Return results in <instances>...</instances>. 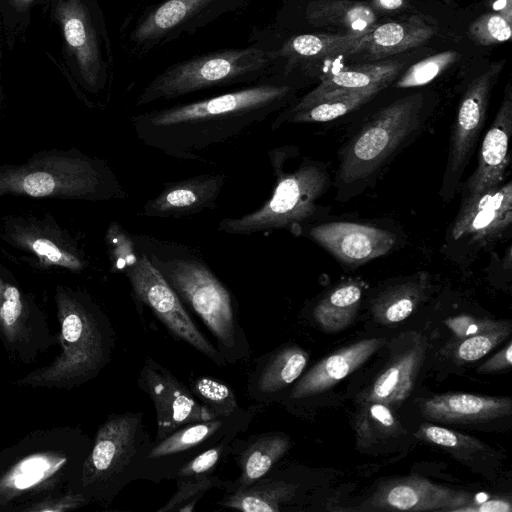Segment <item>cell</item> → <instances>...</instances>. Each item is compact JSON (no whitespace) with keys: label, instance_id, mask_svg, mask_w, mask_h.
I'll list each match as a JSON object with an SVG mask.
<instances>
[{"label":"cell","instance_id":"cell-45","mask_svg":"<svg viewBox=\"0 0 512 512\" xmlns=\"http://www.w3.org/2000/svg\"><path fill=\"white\" fill-rule=\"evenodd\" d=\"M417 436L435 445L451 449H480L482 445L481 442L467 435L430 424L421 425Z\"/></svg>","mask_w":512,"mask_h":512},{"label":"cell","instance_id":"cell-34","mask_svg":"<svg viewBox=\"0 0 512 512\" xmlns=\"http://www.w3.org/2000/svg\"><path fill=\"white\" fill-rule=\"evenodd\" d=\"M427 284V276L422 273L417 279L386 289L372 306L375 319L383 324L406 319L422 301Z\"/></svg>","mask_w":512,"mask_h":512},{"label":"cell","instance_id":"cell-1","mask_svg":"<svg viewBox=\"0 0 512 512\" xmlns=\"http://www.w3.org/2000/svg\"><path fill=\"white\" fill-rule=\"evenodd\" d=\"M285 70L220 95L132 115L137 138L176 159L204 153L242 137L287 108L295 88Z\"/></svg>","mask_w":512,"mask_h":512},{"label":"cell","instance_id":"cell-32","mask_svg":"<svg viewBox=\"0 0 512 512\" xmlns=\"http://www.w3.org/2000/svg\"><path fill=\"white\" fill-rule=\"evenodd\" d=\"M307 362L308 354L300 347H282L273 353L256 373L253 392L262 398L279 392L300 377Z\"/></svg>","mask_w":512,"mask_h":512},{"label":"cell","instance_id":"cell-36","mask_svg":"<svg viewBox=\"0 0 512 512\" xmlns=\"http://www.w3.org/2000/svg\"><path fill=\"white\" fill-rule=\"evenodd\" d=\"M354 427L357 444L362 448L393 437L401 428L389 406L371 401H364L356 416Z\"/></svg>","mask_w":512,"mask_h":512},{"label":"cell","instance_id":"cell-31","mask_svg":"<svg viewBox=\"0 0 512 512\" xmlns=\"http://www.w3.org/2000/svg\"><path fill=\"white\" fill-rule=\"evenodd\" d=\"M296 490L294 484L262 477L246 488L228 492L220 504L243 512H279Z\"/></svg>","mask_w":512,"mask_h":512},{"label":"cell","instance_id":"cell-26","mask_svg":"<svg viewBox=\"0 0 512 512\" xmlns=\"http://www.w3.org/2000/svg\"><path fill=\"white\" fill-rule=\"evenodd\" d=\"M303 17L312 27L337 29L339 34L354 36L370 33L378 21L371 6L352 0H309Z\"/></svg>","mask_w":512,"mask_h":512},{"label":"cell","instance_id":"cell-50","mask_svg":"<svg viewBox=\"0 0 512 512\" xmlns=\"http://www.w3.org/2000/svg\"><path fill=\"white\" fill-rule=\"evenodd\" d=\"M4 102V91L2 86V77H1V49H0V108L2 107Z\"/></svg>","mask_w":512,"mask_h":512},{"label":"cell","instance_id":"cell-8","mask_svg":"<svg viewBox=\"0 0 512 512\" xmlns=\"http://www.w3.org/2000/svg\"><path fill=\"white\" fill-rule=\"evenodd\" d=\"M152 444L142 413L108 416L92 440L76 491L90 502L109 505L128 482L144 472Z\"/></svg>","mask_w":512,"mask_h":512},{"label":"cell","instance_id":"cell-22","mask_svg":"<svg viewBox=\"0 0 512 512\" xmlns=\"http://www.w3.org/2000/svg\"><path fill=\"white\" fill-rule=\"evenodd\" d=\"M469 502L467 494L438 486L428 480L408 478L382 488L372 499L385 510L453 511Z\"/></svg>","mask_w":512,"mask_h":512},{"label":"cell","instance_id":"cell-44","mask_svg":"<svg viewBox=\"0 0 512 512\" xmlns=\"http://www.w3.org/2000/svg\"><path fill=\"white\" fill-rule=\"evenodd\" d=\"M91 503L83 494L68 490L46 496L21 507L19 512H67Z\"/></svg>","mask_w":512,"mask_h":512},{"label":"cell","instance_id":"cell-48","mask_svg":"<svg viewBox=\"0 0 512 512\" xmlns=\"http://www.w3.org/2000/svg\"><path fill=\"white\" fill-rule=\"evenodd\" d=\"M511 503L505 499H489L479 503H466L452 512H511Z\"/></svg>","mask_w":512,"mask_h":512},{"label":"cell","instance_id":"cell-24","mask_svg":"<svg viewBox=\"0 0 512 512\" xmlns=\"http://www.w3.org/2000/svg\"><path fill=\"white\" fill-rule=\"evenodd\" d=\"M420 408L425 418L434 421L483 422L510 415L512 401L509 397L445 393L424 399Z\"/></svg>","mask_w":512,"mask_h":512},{"label":"cell","instance_id":"cell-21","mask_svg":"<svg viewBox=\"0 0 512 512\" xmlns=\"http://www.w3.org/2000/svg\"><path fill=\"white\" fill-rule=\"evenodd\" d=\"M251 414L240 408L230 416L218 417L208 421L187 424L169 434L162 440L154 442L146 455L148 464H168L179 455L182 459L186 453L206 447L209 448L229 435H235L239 426L247 424Z\"/></svg>","mask_w":512,"mask_h":512},{"label":"cell","instance_id":"cell-2","mask_svg":"<svg viewBox=\"0 0 512 512\" xmlns=\"http://www.w3.org/2000/svg\"><path fill=\"white\" fill-rule=\"evenodd\" d=\"M92 440L79 428L59 426L30 432L0 451V512L74 490Z\"/></svg>","mask_w":512,"mask_h":512},{"label":"cell","instance_id":"cell-38","mask_svg":"<svg viewBox=\"0 0 512 512\" xmlns=\"http://www.w3.org/2000/svg\"><path fill=\"white\" fill-rule=\"evenodd\" d=\"M175 478L177 489L172 497L157 510L158 512H191L208 490L223 486L221 479L213 473Z\"/></svg>","mask_w":512,"mask_h":512},{"label":"cell","instance_id":"cell-25","mask_svg":"<svg viewBox=\"0 0 512 512\" xmlns=\"http://www.w3.org/2000/svg\"><path fill=\"white\" fill-rule=\"evenodd\" d=\"M401 67L402 65L398 62H383L340 71L323 79L318 86L285 108L278 116L302 110L320 100L340 94L374 85L389 84L399 73Z\"/></svg>","mask_w":512,"mask_h":512},{"label":"cell","instance_id":"cell-42","mask_svg":"<svg viewBox=\"0 0 512 512\" xmlns=\"http://www.w3.org/2000/svg\"><path fill=\"white\" fill-rule=\"evenodd\" d=\"M510 332V326L506 325L494 331L461 339L453 351L454 358L460 362L476 361L498 346Z\"/></svg>","mask_w":512,"mask_h":512},{"label":"cell","instance_id":"cell-46","mask_svg":"<svg viewBox=\"0 0 512 512\" xmlns=\"http://www.w3.org/2000/svg\"><path fill=\"white\" fill-rule=\"evenodd\" d=\"M447 327L459 339L500 329L506 325L503 321L479 319L468 315H459L445 320Z\"/></svg>","mask_w":512,"mask_h":512},{"label":"cell","instance_id":"cell-4","mask_svg":"<svg viewBox=\"0 0 512 512\" xmlns=\"http://www.w3.org/2000/svg\"><path fill=\"white\" fill-rule=\"evenodd\" d=\"M133 239L180 300L213 334L226 362L248 357L249 344L238 322L232 296L207 264L185 246L145 236Z\"/></svg>","mask_w":512,"mask_h":512},{"label":"cell","instance_id":"cell-30","mask_svg":"<svg viewBox=\"0 0 512 512\" xmlns=\"http://www.w3.org/2000/svg\"><path fill=\"white\" fill-rule=\"evenodd\" d=\"M289 447L290 440L283 434L266 433L253 438L238 456L240 476L227 491L246 488L264 477Z\"/></svg>","mask_w":512,"mask_h":512},{"label":"cell","instance_id":"cell-41","mask_svg":"<svg viewBox=\"0 0 512 512\" xmlns=\"http://www.w3.org/2000/svg\"><path fill=\"white\" fill-rule=\"evenodd\" d=\"M511 24L498 12L486 13L470 24L468 34L479 45L502 43L511 38Z\"/></svg>","mask_w":512,"mask_h":512},{"label":"cell","instance_id":"cell-9","mask_svg":"<svg viewBox=\"0 0 512 512\" xmlns=\"http://www.w3.org/2000/svg\"><path fill=\"white\" fill-rule=\"evenodd\" d=\"M0 249L39 273L81 274L90 264L80 237L47 211L1 216Z\"/></svg>","mask_w":512,"mask_h":512},{"label":"cell","instance_id":"cell-35","mask_svg":"<svg viewBox=\"0 0 512 512\" xmlns=\"http://www.w3.org/2000/svg\"><path fill=\"white\" fill-rule=\"evenodd\" d=\"M362 296L355 283L342 284L323 298L314 308L317 323L327 331L346 328L354 319Z\"/></svg>","mask_w":512,"mask_h":512},{"label":"cell","instance_id":"cell-16","mask_svg":"<svg viewBox=\"0 0 512 512\" xmlns=\"http://www.w3.org/2000/svg\"><path fill=\"white\" fill-rule=\"evenodd\" d=\"M310 237L345 264L359 265L387 254L395 237L386 230L352 222L314 226Z\"/></svg>","mask_w":512,"mask_h":512},{"label":"cell","instance_id":"cell-28","mask_svg":"<svg viewBox=\"0 0 512 512\" xmlns=\"http://www.w3.org/2000/svg\"><path fill=\"white\" fill-rule=\"evenodd\" d=\"M367 35V34H366ZM366 35L348 34H299L291 36L279 45L262 41L272 48L285 62L287 70L304 62L335 55L352 56L362 45Z\"/></svg>","mask_w":512,"mask_h":512},{"label":"cell","instance_id":"cell-27","mask_svg":"<svg viewBox=\"0 0 512 512\" xmlns=\"http://www.w3.org/2000/svg\"><path fill=\"white\" fill-rule=\"evenodd\" d=\"M435 35V29L422 18L412 16L402 21L377 25L352 56L380 59L416 48Z\"/></svg>","mask_w":512,"mask_h":512},{"label":"cell","instance_id":"cell-13","mask_svg":"<svg viewBox=\"0 0 512 512\" xmlns=\"http://www.w3.org/2000/svg\"><path fill=\"white\" fill-rule=\"evenodd\" d=\"M113 268L125 273L134 295L173 336L193 346L217 366L226 365L222 354L198 329L176 292L137 245Z\"/></svg>","mask_w":512,"mask_h":512},{"label":"cell","instance_id":"cell-47","mask_svg":"<svg viewBox=\"0 0 512 512\" xmlns=\"http://www.w3.org/2000/svg\"><path fill=\"white\" fill-rule=\"evenodd\" d=\"M512 365V343L509 341L507 345L494 354L486 362L478 368L480 373H493L509 369Z\"/></svg>","mask_w":512,"mask_h":512},{"label":"cell","instance_id":"cell-39","mask_svg":"<svg viewBox=\"0 0 512 512\" xmlns=\"http://www.w3.org/2000/svg\"><path fill=\"white\" fill-rule=\"evenodd\" d=\"M195 397L218 417L230 416L238 409V402L233 390L222 381L202 376L190 385Z\"/></svg>","mask_w":512,"mask_h":512},{"label":"cell","instance_id":"cell-15","mask_svg":"<svg viewBox=\"0 0 512 512\" xmlns=\"http://www.w3.org/2000/svg\"><path fill=\"white\" fill-rule=\"evenodd\" d=\"M138 385L148 394L155 407V442L187 424L218 418L186 385L150 357L146 358L140 371Z\"/></svg>","mask_w":512,"mask_h":512},{"label":"cell","instance_id":"cell-19","mask_svg":"<svg viewBox=\"0 0 512 512\" xmlns=\"http://www.w3.org/2000/svg\"><path fill=\"white\" fill-rule=\"evenodd\" d=\"M225 182L224 174H202L170 182L144 204L141 215L182 218L213 209Z\"/></svg>","mask_w":512,"mask_h":512},{"label":"cell","instance_id":"cell-29","mask_svg":"<svg viewBox=\"0 0 512 512\" xmlns=\"http://www.w3.org/2000/svg\"><path fill=\"white\" fill-rule=\"evenodd\" d=\"M426 344L417 342L399 354L364 393V401L400 405L411 393L425 357Z\"/></svg>","mask_w":512,"mask_h":512},{"label":"cell","instance_id":"cell-3","mask_svg":"<svg viewBox=\"0 0 512 512\" xmlns=\"http://www.w3.org/2000/svg\"><path fill=\"white\" fill-rule=\"evenodd\" d=\"M54 302L61 350L49 364L19 378L18 386L72 389L95 378L111 359L114 331L92 297L84 290L57 284Z\"/></svg>","mask_w":512,"mask_h":512},{"label":"cell","instance_id":"cell-6","mask_svg":"<svg viewBox=\"0 0 512 512\" xmlns=\"http://www.w3.org/2000/svg\"><path fill=\"white\" fill-rule=\"evenodd\" d=\"M285 70L284 60L256 39L246 47L208 52L168 66L144 87L135 103L144 106L202 90L248 85Z\"/></svg>","mask_w":512,"mask_h":512},{"label":"cell","instance_id":"cell-33","mask_svg":"<svg viewBox=\"0 0 512 512\" xmlns=\"http://www.w3.org/2000/svg\"><path fill=\"white\" fill-rule=\"evenodd\" d=\"M387 86L388 84L374 85L340 94L320 100L302 110L278 116L272 122V130L277 129L283 122L316 123L331 121L365 104Z\"/></svg>","mask_w":512,"mask_h":512},{"label":"cell","instance_id":"cell-12","mask_svg":"<svg viewBox=\"0 0 512 512\" xmlns=\"http://www.w3.org/2000/svg\"><path fill=\"white\" fill-rule=\"evenodd\" d=\"M422 98L414 94L381 109L346 145L339 178L343 183L364 180L376 172L417 128Z\"/></svg>","mask_w":512,"mask_h":512},{"label":"cell","instance_id":"cell-14","mask_svg":"<svg viewBox=\"0 0 512 512\" xmlns=\"http://www.w3.org/2000/svg\"><path fill=\"white\" fill-rule=\"evenodd\" d=\"M247 0H163L139 16L129 36L134 52L149 51L193 34Z\"/></svg>","mask_w":512,"mask_h":512},{"label":"cell","instance_id":"cell-40","mask_svg":"<svg viewBox=\"0 0 512 512\" xmlns=\"http://www.w3.org/2000/svg\"><path fill=\"white\" fill-rule=\"evenodd\" d=\"M459 57L457 52L445 51L425 58L408 68L397 81L396 86L411 88L426 85L442 74Z\"/></svg>","mask_w":512,"mask_h":512},{"label":"cell","instance_id":"cell-17","mask_svg":"<svg viewBox=\"0 0 512 512\" xmlns=\"http://www.w3.org/2000/svg\"><path fill=\"white\" fill-rule=\"evenodd\" d=\"M502 67V62L491 65L487 71L476 77L465 91L452 131L447 172H457L466 165L483 127L491 90Z\"/></svg>","mask_w":512,"mask_h":512},{"label":"cell","instance_id":"cell-5","mask_svg":"<svg viewBox=\"0 0 512 512\" xmlns=\"http://www.w3.org/2000/svg\"><path fill=\"white\" fill-rule=\"evenodd\" d=\"M108 201L128 197L109 164L77 148L42 150L0 164V197Z\"/></svg>","mask_w":512,"mask_h":512},{"label":"cell","instance_id":"cell-18","mask_svg":"<svg viewBox=\"0 0 512 512\" xmlns=\"http://www.w3.org/2000/svg\"><path fill=\"white\" fill-rule=\"evenodd\" d=\"M512 222V183L463 199L452 227L458 240L489 241L500 236Z\"/></svg>","mask_w":512,"mask_h":512},{"label":"cell","instance_id":"cell-11","mask_svg":"<svg viewBox=\"0 0 512 512\" xmlns=\"http://www.w3.org/2000/svg\"><path fill=\"white\" fill-rule=\"evenodd\" d=\"M0 341L10 362L35 363L59 344L37 296L0 260Z\"/></svg>","mask_w":512,"mask_h":512},{"label":"cell","instance_id":"cell-10","mask_svg":"<svg viewBox=\"0 0 512 512\" xmlns=\"http://www.w3.org/2000/svg\"><path fill=\"white\" fill-rule=\"evenodd\" d=\"M276 183L271 197L257 210L238 218H225L218 230L233 235H250L276 229H291L307 221L316 210V202L329 185L325 169L303 163L292 172H284L270 155Z\"/></svg>","mask_w":512,"mask_h":512},{"label":"cell","instance_id":"cell-7","mask_svg":"<svg viewBox=\"0 0 512 512\" xmlns=\"http://www.w3.org/2000/svg\"><path fill=\"white\" fill-rule=\"evenodd\" d=\"M44 8L61 30L64 72L77 96L93 107L91 96L107 89L113 67L103 11L97 0H46Z\"/></svg>","mask_w":512,"mask_h":512},{"label":"cell","instance_id":"cell-37","mask_svg":"<svg viewBox=\"0 0 512 512\" xmlns=\"http://www.w3.org/2000/svg\"><path fill=\"white\" fill-rule=\"evenodd\" d=\"M45 4L46 0H0V34L9 49L24 39L33 10Z\"/></svg>","mask_w":512,"mask_h":512},{"label":"cell","instance_id":"cell-20","mask_svg":"<svg viewBox=\"0 0 512 512\" xmlns=\"http://www.w3.org/2000/svg\"><path fill=\"white\" fill-rule=\"evenodd\" d=\"M512 132V92L507 86L505 97L486 132L477 168L468 180L467 197L480 195L499 186L510 164L509 140Z\"/></svg>","mask_w":512,"mask_h":512},{"label":"cell","instance_id":"cell-23","mask_svg":"<svg viewBox=\"0 0 512 512\" xmlns=\"http://www.w3.org/2000/svg\"><path fill=\"white\" fill-rule=\"evenodd\" d=\"M384 343L383 338L364 339L327 356L297 382L291 391V398L302 399L330 389L359 368Z\"/></svg>","mask_w":512,"mask_h":512},{"label":"cell","instance_id":"cell-43","mask_svg":"<svg viewBox=\"0 0 512 512\" xmlns=\"http://www.w3.org/2000/svg\"><path fill=\"white\" fill-rule=\"evenodd\" d=\"M233 437L234 435L226 436L218 443L189 459L179 467L174 477L213 473L219 461L231 449Z\"/></svg>","mask_w":512,"mask_h":512},{"label":"cell","instance_id":"cell-49","mask_svg":"<svg viewBox=\"0 0 512 512\" xmlns=\"http://www.w3.org/2000/svg\"><path fill=\"white\" fill-rule=\"evenodd\" d=\"M371 2L374 8L384 11L399 10L404 5V0H372Z\"/></svg>","mask_w":512,"mask_h":512}]
</instances>
